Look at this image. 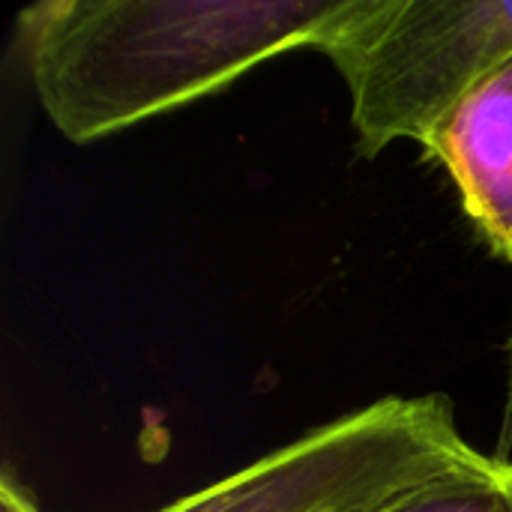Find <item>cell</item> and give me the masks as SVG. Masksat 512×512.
<instances>
[{"label": "cell", "instance_id": "5b68a950", "mask_svg": "<svg viewBox=\"0 0 512 512\" xmlns=\"http://www.w3.org/2000/svg\"><path fill=\"white\" fill-rule=\"evenodd\" d=\"M381 512H512V459L489 462L432 483Z\"/></svg>", "mask_w": 512, "mask_h": 512}, {"label": "cell", "instance_id": "8992f818", "mask_svg": "<svg viewBox=\"0 0 512 512\" xmlns=\"http://www.w3.org/2000/svg\"><path fill=\"white\" fill-rule=\"evenodd\" d=\"M0 512H42V507L33 492L15 474L6 471L0 477Z\"/></svg>", "mask_w": 512, "mask_h": 512}, {"label": "cell", "instance_id": "52a82bcc", "mask_svg": "<svg viewBox=\"0 0 512 512\" xmlns=\"http://www.w3.org/2000/svg\"><path fill=\"white\" fill-rule=\"evenodd\" d=\"M512 450V342H510V378H507V402H504V426H501V438H498V450L492 456L498 459H510Z\"/></svg>", "mask_w": 512, "mask_h": 512}, {"label": "cell", "instance_id": "7a4b0ae2", "mask_svg": "<svg viewBox=\"0 0 512 512\" xmlns=\"http://www.w3.org/2000/svg\"><path fill=\"white\" fill-rule=\"evenodd\" d=\"M483 462L447 396H387L156 512H381Z\"/></svg>", "mask_w": 512, "mask_h": 512}, {"label": "cell", "instance_id": "6da1fadb", "mask_svg": "<svg viewBox=\"0 0 512 512\" xmlns=\"http://www.w3.org/2000/svg\"><path fill=\"white\" fill-rule=\"evenodd\" d=\"M354 3L42 0L18 30L42 111L87 144L210 96L282 51H321Z\"/></svg>", "mask_w": 512, "mask_h": 512}, {"label": "cell", "instance_id": "277c9868", "mask_svg": "<svg viewBox=\"0 0 512 512\" xmlns=\"http://www.w3.org/2000/svg\"><path fill=\"white\" fill-rule=\"evenodd\" d=\"M489 249L512 261V57L486 75L426 138Z\"/></svg>", "mask_w": 512, "mask_h": 512}, {"label": "cell", "instance_id": "3957f363", "mask_svg": "<svg viewBox=\"0 0 512 512\" xmlns=\"http://www.w3.org/2000/svg\"><path fill=\"white\" fill-rule=\"evenodd\" d=\"M351 93L357 150L435 126L512 57V0H357L321 48Z\"/></svg>", "mask_w": 512, "mask_h": 512}]
</instances>
